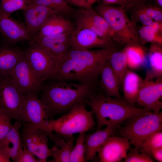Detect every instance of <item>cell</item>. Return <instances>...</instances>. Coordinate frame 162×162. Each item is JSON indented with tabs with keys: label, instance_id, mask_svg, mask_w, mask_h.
<instances>
[{
	"label": "cell",
	"instance_id": "6da1fadb",
	"mask_svg": "<svg viewBox=\"0 0 162 162\" xmlns=\"http://www.w3.org/2000/svg\"><path fill=\"white\" fill-rule=\"evenodd\" d=\"M93 87L61 80L44 84L40 99L46 107L48 120L65 114L78 104L86 103L95 94Z\"/></svg>",
	"mask_w": 162,
	"mask_h": 162
},
{
	"label": "cell",
	"instance_id": "7a4b0ae2",
	"mask_svg": "<svg viewBox=\"0 0 162 162\" xmlns=\"http://www.w3.org/2000/svg\"><path fill=\"white\" fill-rule=\"evenodd\" d=\"M86 105L94 115L97 130L105 125L120 126L130 118L150 110L137 107L135 104L121 98L109 97L102 94H94L88 100Z\"/></svg>",
	"mask_w": 162,
	"mask_h": 162
},
{
	"label": "cell",
	"instance_id": "3957f363",
	"mask_svg": "<svg viewBox=\"0 0 162 162\" xmlns=\"http://www.w3.org/2000/svg\"><path fill=\"white\" fill-rule=\"evenodd\" d=\"M94 10L107 23L113 33L114 41L126 45L141 44L136 23L130 19L122 7L102 2Z\"/></svg>",
	"mask_w": 162,
	"mask_h": 162
},
{
	"label": "cell",
	"instance_id": "277c9868",
	"mask_svg": "<svg viewBox=\"0 0 162 162\" xmlns=\"http://www.w3.org/2000/svg\"><path fill=\"white\" fill-rule=\"evenodd\" d=\"M86 103L78 104L59 118L48 120L49 129L67 140L74 134L85 133L91 129L94 124V114L86 109Z\"/></svg>",
	"mask_w": 162,
	"mask_h": 162
},
{
	"label": "cell",
	"instance_id": "5b68a950",
	"mask_svg": "<svg viewBox=\"0 0 162 162\" xmlns=\"http://www.w3.org/2000/svg\"><path fill=\"white\" fill-rule=\"evenodd\" d=\"M125 121L124 125L117 130L120 136L126 138L136 148L152 134L162 130V113L160 111L148 110Z\"/></svg>",
	"mask_w": 162,
	"mask_h": 162
},
{
	"label": "cell",
	"instance_id": "8992f818",
	"mask_svg": "<svg viewBox=\"0 0 162 162\" xmlns=\"http://www.w3.org/2000/svg\"><path fill=\"white\" fill-rule=\"evenodd\" d=\"M24 54L31 69L40 80L44 82L52 79L59 63L57 61L34 43H30Z\"/></svg>",
	"mask_w": 162,
	"mask_h": 162
},
{
	"label": "cell",
	"instance_id": "52a82bcc",
	"mask_svg": "<svg viewBox=\"0 0 162 162\" xmlns=\"http://www.w3.org/2000/svg\"><path fill=\"white\" fill-rule=\"evenodd\" d=\"M98 77L81 62L65 57L58 63L52 79L76 81L93 87Z\"/></svg>",
	"mask_w": 162,
	"mask_h": 162
},
{
	"label": "cell",
	"instance_id": "ba28073f",
	"mask_svg": "<svg viewBox=\"0 0 162 162\" xmlns=\"http://www.w3.org/2000/svg\"><path fill=\"white\" fill-rule=\"evenodd\" d=\"M26 97L9 77L0 79V107L12 119L22 123L21 114Z\"/></svg>",
	"mask_w": 162,
	"mask_h": 162
},
{
	"label": "cell",
	"instance_id": "9c48e42d",
	"mask_svg": "<svg viewBox=\"0 0 162 162\" xmlns=\"http://www.w3.org/2000/svg\"><path fill=\"white\" fill-rule=\"evenodd\" d=\"M20 134L22 145L32 152L40 162H46L51 156L46 133L32 124L22 123Z\"/></svg>",
	"mask_w": 162,
	"mask_h": 162
},
{
	"label": "cell",
	"instance_id": "30bf717a",
	"mask_svg": "<svg viewBox=\"0 0 162 162\" xmlns=\"http://www.w3.org/2000/svg\"><path fill=\"white\" fill-rule=\"evenodd\" d=\"M79 8L73 16L75 26L89 29L99 37L114 42L113 33L105 19L92 7Z\"/></svg>",
	"mask_w": 162,
	"mask_h": 162
},
{
	"label": "cell",
	"instance_id": "8fae6325",
	"mask_svg": "<svg viewBox=\"0 0 162 162\" xmlns=\"http://www.w3.org/2000/svg\"><path fill=\"white\" fill-rule=\"evenodd\" d=\"M9 77L18 89L26 95L29 93L36 94L41 91L44 84L31 69L25 54L11 71Z\"/></svg>",
	"mask_w": 162,
	"mask_h": 162
},
{
	"label": "cell",
	"instance_id": "7c38bea8",
	"mask_svg": "<svg viewBox=\"0 0 162 162\" xmlns=\"http://www.w3.org/2000/svg\"><path fill=\"white\" fill-rule=\"evenodd\" d=\"M162 77L153 78L146 75L135 104L158 112L162 108Z\"/></svg>",
	"mask_w": 162,
	"mask_h": 162
},
{
	"label": "cell",
	"instance_id": "4fadbf2b",
	"mask_svg": "<svg viewBox=\"0 0 162 162\" xmlns=\"http://www.w3.org/2000/svg\"><path fill=\"white\" fill-rule=\"evenodd\" d=\"M21 116L22 123L29 124L38 127L45 131L48 136L53 132L48 127V119L46 107L36 94L26 95Z\"/></svg>",
	"mask_w": 162,
	"mask_h": 162
},
{
	"label": "cell",
	"instance_id": "5bb4252c",
	"mask_svg": "<svg viewBox=\"0 0 162 162\" xmlns=\"http://www.w3.org/2000/svg\"><path fill=\"white\" fill-rule=\"evenodd\" d=\"M117 50L114 46L86 50H78L71 48L65 57L77 60L86 66L98 76L111 54Z\"/></svg>",
	"mask_w": 162,
	"mask_h": 162
},
{
	"label": "cell",
	"instance_id": "9a60e30c",
	"mask_svg": "<svg viewBox=\"0 0 162 162\" xmlns=\"http://www.w3.org/2000/svg\"><path fill=\"white\" fill-rule=\"evenodd\" d=\"M71 42L70 48L78 50L114 46V42L99 37L91 30L76 26L71 32Z\"/></svg>",
	"mask_w": 162,
	"mask_h": 162
},
{
	"label": "cell",
	"instance_id": "2e32d148",
	"mask_svg": "<svg viewBox=\"0 0 162 162\" xmlns=\"http://www.w3.org/2000/svg\"><path fill=\"white\" fill-rule=\"evenodd\" d=\"M26 28L32 38L31 42L48 18L56 14L52 9L41 5L29 3L23 10Z\"/></svg>",
	"mask_w": 162,
	"mask_h": 162
},
{
	"label": "cell",
	"instance_id": "e0dca14e",
	"mask_svg": "<svg viewBox=\"0 0 162 162\" xmlns=\"http://www.w3.org/2000/svg\"><path fill=\"white\" fill-rule=\"evenodd\" d=\"M71 32L56 35L35 38L31 43H34L39 45L59 63L64 58L71 47Z\"/></svg>",
	"mask_w": 162,
	"mask_h": 162
},
{
	"label": "cell",
	"instance_id": "ac0fdd59",
	"mask_svg": "<svg viewBox=\"0 0 162 162\" xmlns=\"http://www.w3.org/2000/svg\"><path fill=\"white\" fill-rule=\"evenodd\" d=\"M130 144L125 138L114 135L110 136L98 151L100 161H121L126 158L130 149Z\"/></svg>",
	"mask_w": 162,
	"mask_h": 162
},
{
	"label": "cell",
	"instance_id": "d6986e66",
	"mask_svg": "<svg viewBox=\"0 0 162 162\" xmlns=\"http://www.w3.org/2000/svg\"><path fill=\"white\" fill-rule=\"evenodd\" d=\"M0 33L10 45L24 40L32 41L25 24L11 18L0 8Z\"/></svg>",
	"mask_w": 162,
	"mask_h": 162
},
{
	"label": "cell",
	"instance_id": "ffe728a7",
	"mask_svg": "<svg viewBox=\"0 0 162 162\" xmlns=\"http://www.w3.org/2000/svg\"><path fill=\"white\" fill-rule=\"evenodd\" d=\"M22 123L16 121L0 141V151L11 159L17 162L22 149V143L20 134Z\"/></svg>",
	"mask_w": 162,
	"mask_h": 162
},
{
	"label": "cell",
	"instance_id": "44dd1931",
	"mask_svg": "<svg viewBox=\"0 0 162 162\" xmlns=\"http://www.w3.org/2000/svg\"><path fill=\"white\" fill-rule=\"evenodd\" d=\"M119 127L106 126L104 129L97 130L93 134H85L84 143L86 161H90L94 158L98 149L109 137L115 135Z\"/></svg>",
	"mask_w": 162,
	"mask_h": 162
},
{
	"label": "cell",
	"instance_id": "7402d4cb",
	"mask_svg": "<svg viewBox=\"0 0 162 162\" xmlns=\"http://www.w3.org/2000/svg\"><path fill=\"white\" fill-rule=\"evenodd\" d=\"M75 27V25L67 18L58 14H53L47 20L34 38L70 32Z\"/></svg>",
	"mask_w": 162,
	"mask_h": 162
},
{
	"label": "cell",
	"instance_id": "603a6c76",
	"mask_svg": "<svg viewBox=\"0 0 162 162\" xmlns=\"http://www.w3.org/2000/svg\"><path fill=\"white\" fill-rule=\"evenodd\" d=\"M24 55L20 49L8 44L0 46V79L9 77Z\"/></svg>",
	"mask_w": 162,
	"mask_h": 162
},
{
	"label": "cell",
	"instance_id": "cb8c5ba5",
	"mask_svg": "<svg viewBox=\"0 0 162 162\" xmlns=\"http://www.w3.org/2000/svg\"><path fill=\"white\" fill-rule=\"evenodd\" d=\"M143 81L138 74L128 69L124 76L121 86L123 88V99L135 104Z\"/></svg>",
	"mask_w": 162,
	"mask_h": 162
},
{
	"label": "cell",
	"instance_id": "d4e9b609",
	"mask_svg": "<svg viewBox=\"0 0 162 162\" xmlns=\"http://www.w3.org/2000/svg\"><path fill=\"white\" fill-rule=\"evenodd\" d=\"M100 85L105 94L109 97L121 98L120 85L108 59L101 70Z\"/></svg>",
	"mask_w": 162,
	"mask_h": 162
},
{
	"label": "cell",
	"instance_id": "484cf974",
	"mask_svg": "<svg viewBox=\"0 0 162 162\" xmlns=\"http://www.w3.org/2000/svg\"><path fill=\"white\" fill-rule=\"evenodd\" d=\"M140 44L126 45L123 49L125 54L128 68L135 70L141 67L145 63L146 54Z\"/></svg>",
	"mask_w": 162,
	"mask_h": 162
},
{
	"label": "cell",
	"instance_id": "4316f807",
	"mask_svg": "<svg viewBox=\"0 0 162 162\" xmlns=\"http://www.w3.org/2000/svg\"><path fill=\"white\" fill-rule=\"evenodd\" d=\"M138 33L141 44L147 43L162 45V22L154 21L148 26H142Z\"/></svg>",
	"mask_w": 162,
	"mask_h": 162
},
{
	"label": "cell",
	"instance_id": "83f0119b",
	"mask_svg": "<svg viewBox=\"0 0 162 162\" xmlns=\"http://www.w3.org/2000/svg\"><path fill=\"white\" fill-rule=\"evenodd\" d=\"M161 46L152 44L148 54L150 69L146 75L153 78L162 76V50Z\"/></svg>",
	"mask_w": 162,
	"mask_h": 162
},
{
	"label": "cell",
	"instance_id": "f1b7e54d",
	"mask_svg": "<svg viewBox=\"0 0 162 162\" xmlns=\"http://www.w3.org/2000/svg\"><path fill=\"white\" fill-rule=\"evenodd\" d=\"M108 60L121 86L124 76L128 69L125 54L123 49L113 52Z\"/></svg>",
	"mask_w": 162,
	"mask_h": 162
},
{
	"label": "cell",
	"instance_id": "f546056e",
	"mask_svg": "<svg viewBox=\"0 0 162 162\" xmlns=\"http://www.w3.org/2000/svg\"><path fill=\"white\" fill-rule=\"evenodd\" d=\"M28 3H35L50 8L57 14L66 18L73 16L76 10L66 0H28Z\"/></svg>",
	"mask_w": 162,
	"mask_h": 162
},
{
	"label": "cell",
	"instance_id": "4dcf8cb0",
	"mask_svg": "<svg viewBox=\"0 0 162 162\" xmlns=\"http://www.w3.org/2000/svg\"><path fill=\"white\" fill-rule=\"evenodd\" d=\"M74 137L72 135L67 140V145L64 148H61L56 145L50 148L51 156L53 159L49 161L51 162H70V156L74 146Z\"/></svg>",
	"mask_w": 162,
	"mask_h": 162
},
{
	"label": "cell",
	"instance_id": "1f68e13d",
	"mask_svg": "<svg viewBox=\"0 0 162 162\" xmlns=\"http://www.w3.org/2000/svg\"><path fill=\"white\" fill-rule=\"evenodd\" d=\"M161 147L162 132L160 130L154 133L147 137L137 148L140 152L151 156L153 150Z\"/></svg>",
	"mask_w": 162,
	"mask_h": 162
},
{
	"label": "cell",
	"instance_id": "d6a6232c",
	"mask_svg": "<svg viewBox=\"0 0 162 162\" xmlns=\"http://www.w3.org/2000/svg\"><path fill=\"white\" fill-rule=\"evenodd\" d=\"M85 133H80L75 145L71 152L70 162H86L85 158V149L84 136Z\"/></svg>",
	"mask_w": 162,
	"mask_h": 162
},
{
	"label": "cell",
	"instance_id": "836d02e7",
	"mask_svg": "<svg viewBox=\"0 0 162 162\" xmlns=\"http://www.w3.org/2000/svg\"><path fill=\"white\" fill-rule=\"evenodd\" d=\"M28 3V0H2L0 8L5 14L10 16L17 10H23Z\"/></svg>",
	"mask_w": 162,
	"mask_h": 162
},
{
	"label": "cell",
	"instance_id": "e575fe53",
	"mask_svg": "<svg viewBox=\"0 0 162 162\" xmlns=\"http://www.w3.org/2000/svg\"><path fill=\"white\" fill-rule=\"evenodd\" d=\"M149 155L140 152L136 148L130 149L123 160L125 162H152Z\"/></svg>",
	"mask_w": 162,
	"mask_h": 162
},
{
	"label": "cell",
	"instance_id": "d590c367",
	"mask_svg": "<svg viewBox=\"0 0 162 162\" xmlns=\"http://www.w3.org/2000/svg\"><path fill=\"white\" fill-rule=\"evenodd\" d=\"M136 6L145 12L154 21L162 22V9L154 5L143 3Z\"/></svg>",
	"mask_w": 162,
	"mask_h": 162
},
{
	"label": "cell",
	"instance_id": "8d00e7d4",
	"mask_svg": "<svg viewBox=\"0 0 162 162\" xmlns=\"http://www.w3.org/2000/svg\"><path fill=\"white\" fill-rule=\"evenodd\" d=\"M11 118L0 107V141L5 136L12 127Z\"/></svg>",
	"mask_w": 162,
	"mask_h": 162
},
{
	"label": "cell",
	"instance_id": "74e56055",
	"mask_svg": "<svg viewBox=\"0 0 162 162\" xmlns=\"http://www.w3.org/2000/svg\"><path fill=\"white\" fill-rule=\"evenodd\" d=\"M133 13V19L132 20L136 22H139L142 26H148L151 24L154 21L147 14L137 6H135L128 10Z\"/></svg>",
	"mask_w": 162,
	"mask_h": 162
},
{
	"label": "cell",
	"instance_id": "f35d334b",
	"mask_svg": "<svg viewBox=\"0 0 162 162\" xmlns=\"http://www.w3.org/2000/svg\"><path fill=\"white\" fill-rule=\"evenodd\" d=\"M17 162H40V161L32 152L22 145V149Z\"/></svg>",
	"mask_w": 162,
	"mask_h": 162
},
{
	"label": "cell",
	"instance_id": "ab89813d",
	"mask_svg": "<svg viewBox=\"0 0 162 162\" xmlns=\"http://www.w3.org/2000/svg\"><path fill=\"white\" fill-rule=\"evenodd\" d=\"M146 0H121L120 6L125 11H128L134 7L146 3Z\"/></svg>",
	"mask_w": 162,
	"mask_h": 162
},
{
	"label": "cell",
	"instance_id": "60d3db41",
	"mask_svg": "<svg viewBox=\"0 0 162 162\" xmlns=\"http://www.w3.org/2000/svg\"><path fill=\"white\" fill-rule=\"evenodd\" d=\"M151 156L157 160L162 162V147L153 150L151 152Z\"/></svg>",
	"mask_w": 162,
	"mask_h": 162
},
{
	"label": "cell",
	"instance_id": "b9f144b4",
	"mask_svg": "<svg viewBox=\"0 0 162 162\" xmlns=\"http://www.w3.org/2000/svg\"><path fill=\"white\" fill-rule=\"evenodd\" d=\"M102 2L108 5L118 4L120 5L121 0H102Z\"/></svg>",
	"mask_w": 162,
	"mask_h": 162
},
{
	"label": "cell",
	"instance_id": "7bdbcfd3",
	"mask_svg": "<svg viewBox=\"0 0 162 162\" xmlns=\"http://www.w3.org/2000/svg\"><path fill=\"white\" fill-rule=\"evenodd\" d=\"M97 0H82L83 8H88L92 7V5Z\"/></svg>",
	"mask_w": 162,
	"mask_h": 162
},
{
	"label": "cell",
	"instance_id": "ee69618b",
	"mask_svg": "<svg viewBox=\"0 0 162 162\" xmlns=\"http://www.w3.org/2000/svg\"><path fill=\"white\" fill-rule=\"evenodd\" d=\"M10 159L0 151V162H10Z\"/></svg>",
	"mask_w": 162,
	"mask_h": 162
},
{
	"label": "cell",
	"instance_id": "f6af8a7d",
	"mask_svg": "<svg viewBox=\"0 0 162 162\" xmlns=\"http://www.w3.org/2000/svg\"><path fill=\"white\" fill-rule=\"evenodd\" d=\"M69 3L73 4L79 8H81V4L80 0H66Z\"/></svg>",
	"mask_w": 162,
	"mask_h": 162
},
{
	"label": "cell",
	"instance_id": "bcb514c9",
	"mask_svg": "<svg viewBox=\"0 0 162 162\" xmlns=\"http://www.w3.org/2000/svg\"><path fill=\"white\" fill-rule=\"evenodd\" d=\"M155 5L154 6L159 8H162V0H154Z\"/></svg>",
	"mask_w": 162,
	"mask_h": 162
},
{
	"label": "cell",
	"instance_id": "7dc6e473",
	"mask_svg": "<svg viewBox=\"0 0 162 162\" xmlns=\"http://www.w3.org/2000/svg\"><path fill=\"white\" fill-rule=\"evenodd\" d=\"M80 1L81 4V8H83V4L82 0H80Z\"/></svg>",
	"mask_w": 162,
	"mask_h": 162
}]
</instances>
